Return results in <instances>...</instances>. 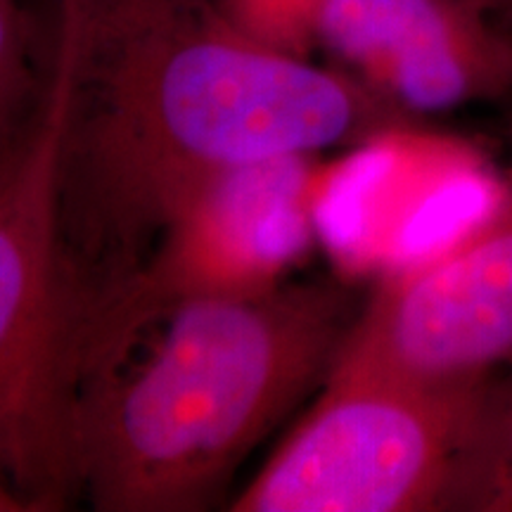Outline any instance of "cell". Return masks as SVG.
<instances>
[{"instance_id":"10","label":"cell","mask_w":512,"mask_h":512,"mask_svg":"<svg viewBox=\"0 0 512 512\" xmlns=\"http://www.w3.org/2000/svg\"><path fill=\"white\" fill-rule=\"evenodd\" d=\"M330 0H219L223 15L254 41L299 57L318 48V24Z\"/></svg>"},{"instance_id":"12","label":"cell","mask_w":512,"mask_h":512,"mask_svg":"<svg viewBox=\"0 0 512 512\" xmlns=\"http://www.w3.org/2000/svg\"><path fill=\"white\" fill-rule=\"evenodd\" d=\"M494 10H508L512 12V0H486Z\"/></svg>"},{"instance_id":"11","label":"cell","mask_w":512,"mask_h":512,"mask_svg":"<svg viewBox=\"0 0 512 512\" xmlns=\"http://www.w3.org/2000/svg\"><path fill=\"white\" fill-rule=\"evenodd\" d=\"M29 503L0 477V512H29Z\"/></svg>"},{"instance_id":"1","label":"cell","mask_w":512,"mask_h":512,"mask_svg":"<svg viewBox=\"0 0 512 512\" xmlns=\"http://www.w3.org/2000/svg\"><path fill=\"white\" fill-rule=\"evenodd\" d=\"M57 230L76 370L166 228L216 178L411 124L332 64L254 41L219 0H60Z\"/></svg>"},{"instance_id":"6","label":"cell","mask_w":512,"mask_h":512,"mask_svg":"<svg viewBox=\"0 0 512 512\" xmlns=\"http://www.w3.org/2000/svg\"><path fill=\"white\" fill-rule=\"evenodd\" d=\"M501 202L437 254L375 285L330 368L420 384L512 373V128Z\"/></svg>"},{"instance_id":"2","label":"cell","mask_w":512,"mask_h":512,"mask_svg":"<svg viewBox=\"0 0 512 512\" xmlns=\"http://www.w3.org/2000/svg\"><path fill=\"white\" fill-rule=\"evenodd\" d=\"M354 316L330 283L171 309L138 363L83 389L79 494L100 512L207 508L275 422L325 380Z\"/></svg>"},{"instance_id":"7","label":"cell","mask_w":512,"mask_h":512,"mask_svg":"<svg viewBox=\"0 0 512 512\" xmlns=\"http://www.w3.org/2000/svg\"><path fill=\"white\" fill-rule=\"evenodd\" d=\"M486 0H330L318 48L406 119L512 95V34Z\"/></svg>"},{"instance_id":"3","label":"cell","mask_w":512,"mask_h":512,"mask_svg":"<svg viewBox=\"0 0 512 512\" xmlns=\"http://www.w3.org/2000/svg\"><path fill=\"white\" fill-rule=\"evenodd\" d=\"M62 119V83L48 69L34 128L0 164V477L31 512L79 494V384L57 230Z\"/></svg>"},{"instance_id":"9","label":"cell","mask_w":512,"mask_h":512,"mask_svg":"<svg viewBox=\"0 0 512 512\" xmlns=\"http://www.w3.org/2000/svg\"><path fill=\"white\" fill-rule=\"evenodd\" d=\"M43 93L46 81L36 76L22 0H0V164L27 140Z\"/></svg>"},{"instance_id":"5","label":"cell","mask_w":512,"mask_h":512,"mask_svg":"<svg viewBox=\"0 0 512 512\" xmlns=\"http://www.w3.org/2000/svg\"><path fill=\"white\" fill-rule=\"evenodd\" d=\"M309 159H266L209 183L102 316L83 356L81 384L110 368L140 332L176 306L254 297L285 285L311 235Z\"/></svg>"},{"instance_id":"8","label":"cell","mask_w":512,"mask_h":512,"mask_svg":"<svg viewBox=\"0 0 512 512\" xmlns=\"http://www.w3.org/2000/svg\"><path fill=\"white\" fill-rule=\"evenodd\" d=\"M448 510L512 512V373L486 384Z\"/></svg>"},{"instance_id":"4","label":"cell","mask_w":512,"mask_h":512,"mask_svg":"<svg viewBox=\"0 0 512 512\" xmlns=\"http://www.w3.org/2000/svg\"><path fill=\"white\" fill-rule=\"evenodd\" d=\"M489 382L420 384L330 368L311 411L230 510H448L460 453Z\"/></svg>"}]
</instances>
